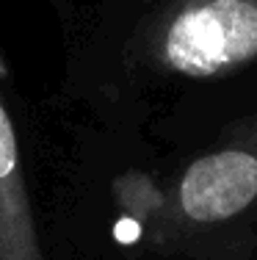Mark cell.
<instances>
[{
	"mask_svg": "<svg viewBox=\"0 0 257 260\" xmlns=\"http://www.w3.org/2000/svg\"><path fill=\"white\" fill-rule=\"evenodd\" d=\"M0 260H45L33 230L25 180L17 160L14 127L3 97H0Z\"/></svg>",
	"mask_w": 257,
	"mask_h": 260,
	"instance_id": "3",
	"label": "cell"
},
{
	"mask_svg": "<svg viewBox=\"0 0 257 260\" xmlns=\"http://www.w3.org/2000/svg\"><path fill=\"white\" fill-rule=\"evenodd\" d=\"M182 213L199 224L235 219L257 200V152L224 147L197 158L177 191Z\"/></svg>",
	"mask_w": 257,
	"mask_h": 260,
	"instance_id": "2",
	"label": "cell"
},
{
	"mask_svg": "<svg viewBox=\"0 0 257 260\" xmlns=\"http://www.w3.org/2000/svg\"><path fill=\"white\" fill-rule=\"evenodd\" d=\"M161 61L186 78H222L257 61V0H180L163 25Z\"/></svg>",
	"mask_w": 257,
	"mask_h": 260,
	"instance_id": "1",
	"label": "cell"
}]
</instances>
